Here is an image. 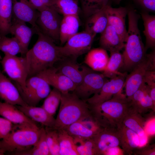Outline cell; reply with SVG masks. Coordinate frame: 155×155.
<instances>
[{
	"label": "cell",
	"instance_id": "cell-29",
	"mask_svg": "<svg viewBox=\"0 0 155 155\" xmlns=\"http://www.w3.org/2000/svg\"><path fill=\"white\" fill-rule=\"evenodd\" d=\"M12 0H0V35L9 33L12 17Z\"/></svg>",
	"mask_w": 155,
	"mask_h": 155
},
{
	"label": "cell",
	"instance_id": "cell-33",
	"mask_svg": "<svg viewBox=\"0 0 155 155\" xmlns=\"http://www.w3.org/2000/svg\"><path fill=\"white\" fill-rule=\"evenodd\" d=\"M57 130L59 155H79L75 148L73 137L64 129Z\"/></svg>",
	"mask_w": 155,
	"mask_h": 155
},
{
	"label": "cell",
	"instance_id": "cell-7",
	"mask_svg": "<svg viewBox=\"0 0 155 155\" xmlns=\"http://www.w3.org/2000/svg\"><path fill=\"white\" fill-rule=\"evenodd\" d=\"M96 35L86 30L73 35L64 46H58L61 57L76 60L80 56L87 53L91 49Z\"/></svg>",
	"mask_w": 155,
	"mask_h": 155
},
{
	"label": "cell",
	"instance_id": "cell-14",
	"mask_svg": "<svg viewBox=\"0 0 155 155\" xmlns=\"http://www.w3.org/2000/svg\"><path fill=\"white\" fill-rule=\"evenodd\" d=\"M12 0V20L28 23L32 27L38 29L36 21L39 16V11L28 0Z\"/></svg>",
	"mask_w": 155,
	"mask_h": 155
},
{
	"label": "cell",
	"instance_id": "cell-31",
	"mask_svg": "<svg viewBox=\"0 0 155 155\" xmlns=\"http://www.w3.org/2000/svg\"><path fill=\"white\" fill-rule=\"evenodd\" d=\"M144 22V33L146 38L145 49H154L155 46V16L146 13L141 14Z\"/></svg>",
	"mask_w": 155,
	"mask_h": 155
},
{
	"label": "cell",
	"instance_id": "cell-41",
	"mask_svg": "<svg viewBox=\"0 0 155 155\" xmlns=\"http://www.w3.org/2000/svg\"><path fill=\"white\" fill-rule=\"evenodd\" d=\"M14 125L3 117H0V140L7 136L13 129Z\"/></svg>",
	"mask_w": 155,
	"mask_h": 155
},
{
	"label": "cell",
	"instance_id": "cell-8",
	"mask_svg": "<svg viewBox=\"0 0 155 155\" xmlns=\"http://www.w3.org/2000/svg\"><path fill=\"white\" fill-rule=\"evenodd\" d=\"M50 86L43 78L36 75L28 78L25 88L19 92L27 105L36 106L49 94L51 91Z\"/></svg>",
	"mask_w": 155,
	"mask_h": 155
},
{
	"label": "cell",
	"instance_id": "cell-12",
	"mask_svg": "<svg viewBox=\"0 0 155 155\" xmlns=\"http://www.w3.org/2000/svg\"><path fill=\"white\" fill-rule=\"evenodd\" d=\"M127 72H122L110 78L103 85L99 92L86 100L89 104H99L111 99L115 95L122 91Z\"/></svg>",
	"mask_w": 155,
	"mask_h": 155
},
{
	"label": "cell",
	"instance_id": "cell-17",
	"mask_svg": "<svg viewBox=\"0 0 155 155\" xmlns=\"http://www.w3.org/2000/svg\"><path fill=\"white\" fill-rule=\"evenodd\" d=\"M76 60L69 58H63L57 68V71L70 79L77 86L82 82L89 68L79 65Z\"/></svg>",
	"mask_w": 155,
	"mask_h": 155
},
{
	"label": "cell",
	"instance_id": "cell-42",
	"mask_svg": "<svg viewBox=\"0 0 155 155\" xmlns=\"http://www.w3.org/2000/svg\"><path fill=\"white\" fill-rule=\"evenodd\" d=\"M132 154L137 155H155V145L153 144L141 148L139 147L135 149Z\"/></svg>",
	"mask_w": 155,
	"mask_h": 155
},
{
	"label": "cell",
	"instance_id": "cell-20",
	"mask_svg": "<svg viewBox=\"0 0 155 155\" xmlns=\"http://www.w3.org/2000/svg\"><path fill=\"white\" fill-rule=\"evenodd\" d=\"M37 29L30 28L26 23L21 22L12 20L9 30V33L14 36L19 42L22 49V55H26L32 36L37 34Z\"/></svg>",
	"mask_w": 155,
	"mask_h": 155
},
{
	"label": "cell",
	"instance_id": "cell-40",
	"mask_svg": "<svg viewBox=\"0 0 155 155\" xmlns=\"http://www.w3.org/2000/svg\"><path fill=\"white\" fill-rule=\"evenodd\" d=\"M46 141L50 155H59L60 148L58 130L46 127Z\"/></svg>",
	"mask_w": 155,
	"mask_h": 155
},
{
	"label": "cell",
	"instance_id": "cell-45",
	"mask_svg": "<svg viewBox=\"0 0 155 155\" xmlns=\"http://www.w3.org/2000/svg\"><path fill=\"white\" fill-rule=\"evenodd\" d=\"M147 85L149 88L150 97L152 100L153 105L155 106V83Z\"/></svg>",
	"mask_w": 155,
	"mask_h": 155
},
{
	"label": "cell",
	"instance_id": "cell-46",
	"mask_svg": "<svg viewBox=\"0 0 155 155\" xmlns=\"http://www.w3.org/2000/svg\"><path fill=\"white\" fill-rule=\"evenodd\" d=\"M5 152L0 148V155H3Z\"/></svg>",
	"mask_w": 155,
	"mask_h": 155
},
{
	"label": "cell",
	"instance_id": "cell-34",
	"mask_svg": "<svg viewBox=\"0 0 155 155\" xmlns=\"http://www.w3.org/2000/svg\"><path fill=\"white\" fill-rule=\"evenodd\" d=\"M17 155H50L46 138L45 128H41L39 138L36 144L28 150L16 154Z\"/></svg>",
	"mask_w": 155,
	"mask_h": 155
},
{
	"label": "cell",
	"instance_id": "cell-16",
	"mask_svg": "<svg viewBox=\"0 0 155 155\" xmlns=\"http://www.w3.org/2000/svg\"><path fill=\"white\" fill-rule=\"evenodd\" d=\"M105 11L108 24L115 29L125 43L127 32L125 26V18L128 10L123 7L113 8L108 4L105 6Z\"/></svg>",
	"mask_w": 155,
	"mask_h": 155
},
{
	"label": "cell",
	"instance_id": "cell-39",
	"mask_svg": "<svg viewBox=\"0 0 155 155\" xmlns=\"http://www.w3.org/2000/svg\"><path fill=\"white\" fill-rule=\"evenodd\" d=\"M64 129L73 137L91 138L97 134L87 128L79 121L73 123Z\"/></svg>",
	"mask_w": 155,
	"mask_h": 155
},
{
	"label": "cell",
	"instance_id": "cell-47",
	"mask_svg": "<svg viewBox=\"0 0 155 155\" xmlns=\"http://www.w3.org/2000/svg\"><path fill=\"white\" fill-rule=\"evenodd\" d=\"M117 4L119 3L122 0H113Z\"/></svg>",
	"mask_w": 155,
	"mask_h": 155
},
{
	"label": "cell",
	"instance_id": "cell-26",
	"mask_svg": "<svg viewBox=\"0 0 155 155\" xmlns=\"http://www.w3.org/2000/svg\"><path fill=\"white\" fill-rule=\"evenodd\" d=\"M120 142V146L126 154H132L140 147V142L138 135L134 131L122 124L117 129Z\"/></svg>",
	"mask_w": 155,
	"mask_h": 155
},
{
	"label": "cell",
	"instance_id": "cell-21",
	"mask_svg": "<svg viewBox=\"0 0 155 155\" xmlns=\"http://www.w3.org/2000/svg\"><path fill=\"white\" fill-rule=\"evenodd\" d=\"M131 105L133 111L140 114L149 109L155 112V106L150 95L149 88L146 84L143 83L133 94L131 100Z\"/></svg>",
	"mask_w": 155,
	"mask_h": 155
},
{
	"label": "cell",
	"instance_id": "cell-25",
	"mask_svg": "<svg viewBox=\"0 0 155 155\" xmlns=\"http://www.w3.org/2000/svg\"><path fill=\"white\" fill-rule=\"evenodd\" d=\"M109 57L106 51L100 47L90 49L84 58V62L93 70L103 72Z\"/></svg>",
	"mask_w": 155,
	"mask_h": 155
},
{
	"label": "cell",
	"instance_id": "cell-18",
	"mask_svg": "<svg viewBox=\"0 0 155 155\" xmlns=\"http://www.w3.org/2000/svg\"><path fill=\"white\" fill-rule=\"evenodd\" d=\"M0 98L5 102L13 105H27L22 98L17 88L0 71Z\"/></svg>",
	"mask_w": 155,
	"mask_h": 155
},
{
	"label": "cell",
	"instance_id": "cell-30",
	"mask_svg": "<svg viewBox=\"0 0 155 155\" xmlns=\"http://www.w3.org/2000/svg\"><path fill=\"white\" fill-rule=\"evenodd\" d=\"M79 0H51L49 7L63 16L79 15L81 10Z\"/></svg>",
	"mask_w": 155,
	"mask_h": 155
},
{
	"label": "cell",
	"instance_id": "cell-38",
	"mask_svg": "<svg viewBox=\"0 0 155 155\" xmlns=\"http://www.w3.org/2000/svg\"><path fill=\"white\" fill-rule=\"evenodd\" d=\"M109 0H79L81 11L85 17L88 18L103 9Z\"/></svg>",
	"mask_w": 155,
	"mask_h": 155
},
{
	"label": "cell",
	"instance_id": "cell-2",
	"mask_svg": "<svg viewBox=\"0 0 155 155\" xmlns=\"http://www.w3.org/2000/svg\"><path fill=\"white\" fill-rule=\"evenodd\" d=\"M91 114L103 128L117 129L131 108V101L122 92L102 103L89 104Z\"/></svg>",
	"mask_w": 155,
	"mask_h": 155
},
{
	"label": "cell",
	"instance_id": "cell-11",
	"mask_svg": "<svg viewBox=\"0 0 155 155\" xmlns=\"http://www.w3.org/2000/svg\"><path fill=\"white\" fill-rule=\"evenodd\" d=\"M108 80L102 73L89 68L81 83L73 91L80 99L86 100L98 93Z\"/></svg>",
	"mask_w": 155,
	"mask_h": 155
},
{
	"label": "cell",
	"instance_id": "cell-6",
	"mask_svg": "<svg viewBox=\"0 0 155 155\" xmlns=\"http://www.w3.org/2000/svg\"><path fill=\"white\" fill-rule=\"evenodd\" d=\"M155 70V51L147 54L144 59L127 75L124 87L125 95L130 101L134 93L145 83L146 76L150 71Z\"/></svg>",
	"mask_w": 155,
	"mask_h": 155
},
{
	"label": "cell",
	"instance_id": "cell-3",
	"mask_svg": "<svg viewBox=\"0 0 155 155\" xmlns=\"http://www.w3.org/2000/svg\"><path fill=\"white\" fill-rule=\"evenodd\" d=\"M128 26L122 54L123 65L120 70L131 72L145 58L146 50L142 40L138 27L140 16L134 9L128 11Z\"/></svg>",
	"mask_w": 155,
	"mask_h": 155
},
{
	"label": "cell",
	"instance_id": "cell-24",
	"mask_svg": "<svg viewBox=\"0 0 155 155\" xmlns=\"http://www.w3.org/2000/svg\"><path fill=\"white\" fill-rule=\"evenodd\" d=\"M99 44L100 47L110 53L120 51L124 48L125 45L115 29L108 24L101 33Z\"/></svg>",
	"mask_w": 155,
	"mask_h": 155
},
{
	"label": "cell",
	"instance_id": "cell-44",
	"mask_svg": "<svg viewBox=\"0 0 155 155\" xmlns=\"http://www.w3.org/2000/svg\"><path fill=\"white\" fill-rule=\"evenodd\" d=\"M31 5L36 9L39 11L46 7H49L51 0H29Z\"/></svg>",
	"mask_w": 155,
	"mask_h": 155
},
{
	"label": "cell",
	"instance_id": "cell-36",
	"mask_svg": "<svg viewBox=\"0 0 155 155\" xmlns=\"http://www.w3.org/2000/svg\"><path fill=\"white\" fill-rule=\"evenodd\" d=\"M73 138L75 148L79 155H98L96 145L92 138Z\"/></svg>",
	"mask_w": 155,
	"mask_h": 155
},
{
	"label": "cell",
	"instance_id": "cell-19",
	"mask_svg": "<svg viewBox=\"0 0 155 155\" xmlns=\"http://www.w3.org/2000/svg\"><path fill=\"white\" fill-rule=\"evenodd\" d=\"M0 115L15 125L21 126H38L34 121L15 105L0 102Z\"/></svg>",
	"mask_w": 155,
	"mask_h": 155
},
{
	"label": "cell",
	"instance_id": "cell-1",
	"mask_svg": "<svg viewBox=\"0 0 155 155\" xmlns=\"http://www.w3.org/2000/svg\"><path fill=\"white\" fill-rule=\"evenodd\" d=\"M38 39L32 47L28 50L24 58L28 78L38 75L44 70L53 67L62 59L58 46L51 38L37 30Z\"/></svg>",
	"mask_w": 155,
	"mask_h": 155
},
{
	"label": "cell",
	"instance_id": "cell-4",
	"mask_svg": "<svg viewBox=\"0 0 155 155\" xmlns=\"http://www.w3.org/2000/svg\"><path fill=\"white\" fill-rule=\"evenodd\" d=\"M59 111L54 128L64 129L91 114L89 106L73 92L61 93Z\"/></svg>",
	"mask_w": 155,
	"mask_h": 155
},
{
	"label": "cell",
	"instance_id": "cell-5",
	"mask_svg": "<svg viewBox=\"0 0 155 155\" xmlns=\"http://www.w3.org/2000/svg\"><path fill=\"white\" fill-rule=\"evenodd\" d=\"M41 128L38 126L15 125L14 128L6 137L0 140V148L5 152L16 154L30 149L37 143Z\"/></svg>",
	"mask_w": 155,
	"mask_h": 155
},
{
	"label": "cell",
	"instance_id": "cell-23",
	"mask_svg": "<svg viewBox=\"0 0 155 155\" xmlns=\"http://www.w3.org/2000/svg\"><path fill=\"white\" fill-rule=\"evenodd\" d=\"M122 124L137 134L140 140V147L145 144L147 140L145 129V122L140 114L133 111L131 107Z\"/></svg>",
	"mask_w": 155,
	"mask_h": 155
},
{
	"label": "cell",
	"instance_id": "cell-15",
	"mask_svg": "<svg viewBox=\"0 0 155 155\" xmlns=\"http://www.w3.org/2000/svg\"><path fill=\"white\" fill-rule=\"evenodd\" d=\"M37 75L43 78L50 86L61 93L73 91L76 87L70 79L58 72L57 68L54 67L44 70Z\"/></svg>",
	"mask_w": 155,
	"mask_h": 155
},
{
	"label": "cell",
	"instance_id": "cell-22",
	"mask_svg": "<svg viewBox=\"0 0 155 155\" xmlns=\"http://www.w3.org/2000/svg\"><path fill=\"white\" fill-rule=\"evenodd\" d=\"M16 106L26 116L34 121L40 123L46 127L54 128L55 119L42 107H37L28 105L24 106Z\"/></svg>",
	"mask_w": 155,
	"mask_h": 155
},
{
	"label": "cell",
	"instance_id": "cell-37",
	"mask_svg": "<svg viewBox=\"0 0 155 155\" xmlns=\"http://www.w3.org/2000/svg\"><path fill=\"white\" fill-rule=\"evenodd\" d=\"M61 92L53 88L45 98L42 107L49 114L53 116L60 104Z\"/></svg>",
	"mask_w": 155,
	"mask_h": 155
},
{
	"label": "cell",
	"instance_id": "cell-27",
	"mask_svg": "<svg viewBox=\"0 0 155 155\" xmlns=\"http://www.w3.org/2000/svg\"><path fill=\"white\" fill-rule=\"evenodd\" d=\"M80 25L78 15L63 16L60 29L59 41L61 44H65L71 37L78 32Z\"/></svg>",
	"mask_w": 155,
	"mask_h": 155
},
{
	"label": "cell",
	"instance_id": "cell-35",
	"mask_svg": "<svg viewBox=\"0 0 155 155\" xmlns=\"http://www.w3.org/2000/svg\"><path fill=\"white\" fill-rule=\"evenodd\" d=\"M0 50L4 55H16L20 53L22 54L20 44L14 36L9 38L5 35H0Z\"/></svg>",
	"mask_w": 155,
	"mask_h": 155
},
{
	"label": "cell",
	"instance_id": "cell-43",
	"mask_svg": "<svg viewBox=\"0 0 155 155\" xmlns=\"http://www.w3.org/2000/svg\"><path fill=\"white\" fill-rule=\"evenodd\" d=\"M143 8L150 11H155V0H133Z\"/></svg>",
	"mask_w": 155,
	"mask_h": 155
},
{
	"label": "cell",
	"instance_id": "cell-10",
	"mask_svg": "<svg viewBox=\"0 0 155 155\" xmlns=\"http://www.w3.org/2000/svg\"><path fill=\"white\" fill-rule=\"evenodd\" d=\"M36 24L43 33L54 41L59 40L60 29L62 18L60 14L49 7L39 11Z\"/></svg>",
	"mask_w": 155,
	"mask_h": 155
},
{
	"label": "cell",
	"instance_id": "cell-32",
	"mask_svg": "<svg viewBox=\"0 0 155 155\" xmlns=\"http://www.w3.org/2000/svg\"><path fill=\"white\" fill-rule=\"evenodd\" d=\"M106 67L102 74L106 78H111L122 73L119 70L123 65V58L122 54L119 51L111 52Z\"/></svg>",
	"mask_w": 155,
	"mask_h": 155
},
{
	"label": "cell",
	"instance_id": "cell-9",
	"mask_svg": "<svg viewBox=\"0 0 155 155\" xmlns=\"http://www.w3.org/2000/svg\"><path fill=\"white\" fill-rule=\"evenodd\" d=\"M3 69L8 76L18 84L19 91L25 87L28 74L24 57L5 55L1 61Z\"/></svg>",
	"mask_w": 155,
	"mask_h": 155
},
{
	"label": "cell",
	"instance_id": "cell-13",
	"mask_svg": "<svg viewBox=\"0 0 155 155\" xmlns=\"http://www.w3.org/2000/svg\"><path fill=\"white\" fill-rule=\"evenodd\" d=\"M92 138L96 145L98 155H107L111 149L120 146L117 129L103 128Z\"/></svg>",
	"mask_w": 155,
	"mask_h": 155
},
{
	"label": "cell",
	"instance_id": "cell-28",
	"mask_svg": "<svg viewBox=\"0 0 155 155\" xmlns=\"http://www.w3.org/2000/svg\"><path fill=\"white\" fill-rule=\"evenodd\" d=\"M105 6L88 18L85 30L96 35L104 30L108 25Z\"/></svg>",
	"mask_w": 155,
	"mask_h": 155
}]
</instances>
